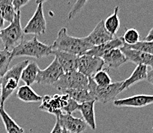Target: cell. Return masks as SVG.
Here are the masks:
<instances>
[{
	"mask_svg": "<svg viewBox=\"0 0 153 133\" xmlns=\"http://www.w3.org/2000/svg\"><path fill=\"white\" fill-rule=\"evenodd\" d=\"M53 50L62 51L81 56L92 46L85 38H77L68 34L66 28H62L58 33L57 38L52 45Z\"/></svg>",
	"mask_w": 153,
	"mask_h": 133,
	"instance_id": "6da1fadb",
	"label": "cell"
},
{
	"mask_svg": "<svg viewBox=\"0 0 153 133\" xmlns=\"http://www.w3.org/2000/svg\"><path fill=\"white\" fill-rule=\"evenodd\" d=\"M52 45H48L39 42L35 36L32 39L22 40L16 47L12 50L11 56L13 59L16 57L29 56V57L42 59L52 55Z\"/></svg>",
	"mask_w": 153,
	"mask_h": 133,
	"instance_id": "7a4b0ae2",
	"label": "cell"
},
{
	"mask_svg": "<svg viewBox=\"0 0 153 133\" xmlns=\"http://www.w3.org/2000/svg\"><path fill=\"white\" fill-rule=\"evenodd\" d=\"M29 62V60H25L13 65L11 68L8 69L5 75L1 78V96H0L1 106L4 107L5 102L14 92L15 90H16L22 70L27 65Z\"/></svg>",
	"mask_w": 153,
	"mask_h": 133,
	"instance_id": "3957f363",
	"label": "cell"
},
{
	"mask_svg": "<svg viewBox=\"0 0 153 133\" xmlns=\"http://www.w3.org/2000/svg\"><path fill=\"white\" fill-rule=\"evenodd\" d=\"M21 12L17 11L13 22L9 26L0 31V39L2 40L4 49L12 52L23 40L24 33L21 25Z\"/></svg>",
	"mask_w": 153,
	"mask_h": 133,
	"instance_id": "277c9868",
	"label": "cell"
},
{
	"mask_svg": "<svg viewBox=\"0 0 153 133\" xmlns=\"http://www.w3.org/2000/svg\"><path fill=\"white\" fill-rule=\"evenodd\" d=\"M123 81L111 83L107 86H99L95 83L92 78H88V90L91 96L96 102L105 104L110 101L113 100L120 92H122V85Z\"/></svg>",
	"mask_w": 153,
	"mask_h": 133,
	"instance_id": "5b68a950",
	"label": "cell"
},
{
	"mask_svg": "<svg viewBox=\"0 0 153 133\" xmlns=\"http://www.w3.org/2000/svg\"><path fill=\"white\" fill-rule=\"evenodd\" d=\"M52 86L60 92L66 89H88V78L78 71L65 72Z\"/></svg>",
	"mask_w": 153,
	"mask_h": 133,
	"instance_id": "8992f818",
	"label": "cell"
},
{
	"mask_svg": "<svg viewBox=\"0 0 153 133\" xmlns=\"http://www.w3.org/2000/svg\"><path fill=\"white\" fill-rule=\"evenodd\" d=\"M69 95L67 94H56L54 95H45L42 98V103L39 108L42 111H46L50 114H53L56 116L62 113L69 100Z\"/></svg>",
	"mask_w": 153,
	"mask_h": 133,
	"instance_id": "52a82bcc",
	"label": "cell"
},
{
	"mask_svg": "<svg viewBox=\"0 0 153 133\" xmlns=\"http://www.w3.org/2000/svg\"><path fill=\"white\" fill-rule=\"evenodd\" d=\"M77 71L88 78H92L104 66L102 59L96 56L82 55L79 56Z\"/></svg>",
	"mask_w": 153,
	"mask_h": 133,
	"instance_id": "ba28073f",
	"label": "cell"
},
{
	"mask_svg": "<svg viewBox=\"0 0 153 133\" xmlns=\"http://www.w3.org/2000/svg\"><path fill=\"white\" fill-rule=\"evenodd\" d=\"M65 73L56 58L49 66L43 70L40 69L36 78V82L39 85H53L59 78Z\"/></svg>",
	"mask_w": 153,
	"mask_h": 133,
	"instance_id": "9c48e42d",
	"label": "cell"
},
{
	"mask_svg": "<svg viewBox=\"0 0 153 133\" xmlns=\"http://www.w3.org/2000/svg\"><path fill=\"white\" fill-rule=\"evenodd\" d=\"M46 31V21L43 13L42 4H38L34 15L23 29L24 34L43 35Z\"/></svg>",
	"mask_w": 153,
	"mask_h": 133,
	"instance_id": "30bf717a",
	"label": "cell"
},
{
	"mask_svg": "<svg viewBox=\"0 0 153 133\" xmlns=\"http://www.w3.org/2000/svg\"><path fill=\"white\" fill-rule=\"evenodd\" d=\"M58 118L62 129L70 133H81L86 129L87 124L82 119H78L72 116V114L61 113L56 116Z\"/></svg>",
	"mask_w": 153,
	"mask_h": 133,
	"instance_id": "8fae6325",
	"label": "cell"
},
{
	"mask_svg": "<svg viewBox=\"0 0 153 133\" xmlns=\"http://www.w3.org/2000/svg\"><path fill=\"white\" fill-rule=\"evenodd\" d=\"M126 56L127 62H131L135 65H143L150 66L153 68V55L149 54L142 51L130 49L123 45L120 48Z\"/></svg>",
	"mask_w": 153,
	"mask_h": 133,
	"instance_id": "7c38bea8",
	"label": "cell"
},
{
	"mask_svg": "<svg viewBox=\"0 0 153 133\" xmlns=\"http://www.w3.org/2000/svg\"><path fill=\"white\" fill-rule=\"evenodd\" d=\"M84 38L88 43L93 47L112 40L114 38V36L110 34L106 30V29L105 28L104 20L102 19L97 24L95 29L92 30V33Z\"/></svg>",
	"mask_w": 153,
	"mask_h": 133,
	"instance_id": "4fadbf2b",
	"label": "cell"
},
{
	"mask_svg": "<svg viewBox=\"0 0 153 133\" xmlns=\"http://www.w3.org/2000/svg\"><path fill=\"white\" fill-rule=\"evenodd\" d=\"M151 104H153V95H136L114 101V105L117 107L142 108Z\"/></svg>",
	"mask_w": 153,
	"mask_h": 133,
	"instance_id": "5bb4252c",
	"label": "cell"
},
{
	"mask_svg": "<svg viewBox=\"0 0 153 133\" xmlns=\"http://www.w3.org/2000/svg\"><path fill=\"white\" fill-rule=\"evenodd\" d=\"M52 55H54L64 72L77 71L78 56L58 50H52Z\"/></svg>",
	"mask_w": 153,
	"mask_h": 133,
	"instance_id": "9a60e30c",
	"label": "cell"
},
{
	"mask_svg": "<svg viewBox=\"0 0 153 133\" xmlns=\"http://www.w3.org/2000/svg\"><path fill=\"white\" fill-rule=\"evenodd\" d=\"M124 45L123 37H118V38H113L112 40L106 42L101 45L93 46L92 49L87 51L84 55H88V56H96V57L102 58L105 53L109 52L110 50L117 48H122Z\"/></svg>",
	"mask_w": 153,
	"mask_h": 133,
	"instance_id": "2e32d148",
	"label": "cell"
},
{
	"mask_svg": "<svg viewBox=\"0 0 153 133\" xmlns=\"http://www.w3.org/2000/svg\"><path fill=\"white\" fill-rule=\"evenodd\" d=\"M102 59L104 62V65H106L108 68H118L127 62L126 56L120 48L110 50Z\"/></svg>",
	"mask_w": 153,
	"mask_h": 133,
	"instance_id": "e0dca14e",
	"label": "cell"
},
{
	"mask_svg": "<svg viewBox=\"0 0 153 133\" xmlns=\"http://www.w3.org/2000/svg\"><path fill=\"white\" fill-rule=\"evenodd\" d=\"M95 103H96V101H88V102H85V103L79 104L78 107V110L80 111L82 115L83 120L85 121V123L88 125L89 127L93 130L96 129L95 110H94Z\"/></svg>",
	"mask_w": 153,
	"mask_h": 133,
	"instance_id": "ac0fdd59",
	"label": "cell"
},
{
	"mask_svg": "<svg viewBox=\"0 0 153 133\" xmlns=\"http://www.w3.org/2000/svg\"><path fill=\"white\" fill-rule=\"evenodd\" d=\"M147 66L143 65H137L136 68H135V70L131 73L129 78L126 79L125 81H123L121 89L122 91L128 88L130 86L133 85L135 83L143 81V80H146L147 79Z\"/></svg>",
	"mask_w": 153,
	"mask_h": 133,
	"instance_id": "d6986e66",
	"label": "cell"
},
{
	"mask_svg": "<svg viewBox=\"0 0 153 133\" xmlns=\"http://www.w3.org/2000/svg\"><path fill=\"white\" fill-rule=\"evenodd\" d=\"M39 70L40 68L36 62H29L27 65L22 70L20 79H22L26 85L30 86L36 82Z\"/></svg>",
	"mask_w": 153,
	"mask_h": 133,
	"instance_id": "ffe728a7",
	"label": "cell"
},
{
	"mask_svg": "<svg viewBox=\"0 0 153 133\" xmlns=\"http://www.w3.org/2000/svg\"><path fill=\"white\" fill-rule=\"evenodd\" d=\"M16 96L24 103H38L42 101V96L34 92L29 85H22L17 91Z\"/></svg>",
	"mask_w": 153,
	"mask_h": 133,
	"instance_id": "44dd1931",
	"label": "cell"
},
{
	"mask_svg": "<svg viewBox=\"0 0 153 133\" xmlns=\"http://www.w3.org/2000/svg\"><path fill=\"white\" fill-rule=\"evenodd\" d=\"M0 116L7 133H24V129L8 115L3 106H0Z\"/></svg>",
	"mask_w": 153,
	"mask_h": 133,
	"instance_id": "7402d4cb",
	"label": "cell"
},
{
	"mask_svg": "<svg viewBox=\"0 0 153 133\" xmlns=\"http://www.w3.org/2000/svg\"><path fill=\"white\" fill-rule=\"evenodd\" d=\"M119 10V6H116L114 9V13L112 15H110L108 17H107L106 19L104 20L105 28L112 36L116 35L120 28V20H119V15H118Z\"/></svg>",
	"mask_w": 153,
	"mask_h": 133,
	"instance_id": "603a6c76",
	"label": "cell"
},
{
	"mask_svg": "<svg viewBox=\"0 0 153 133\" xmlns=\"http://www.w3.org/2000/svg\"><path fill=\"white\" fill-rule=\"evenodd\" d=\"M16 14V11L13 6V0H0V16L5 21L12 22Z\"/></svg>",
	"mask_w": 153,
	"mask_h": 133,
	"instance_id": "cb8c5ba5",
	"label": "cell"
},
{
	"mask_svg": "<svg viewBox=\"0 0 153 133\" xmlns=\"http://www.w3.org/2000/svg\"><path fill=\"white\" fill-rule=\"evenodd\" d=\"M62 93L68 95L79 104L93 100L88 89H66L62 91Z\"/></svg>",
	"mask_w": 153,
	"mask_h": 133,
	"instance_id": "d4e9b609",
	"label": "cell"
},
{
	"mask_svg": "<svg viewBox=\"0 0 153 133\" xmlns=\"http://www.w3.org/2000/svg\"><path fill=\"white\" fill-rule=\"evenodd\" d=\"M12 60L13 58L11 56V52L6 49L0 50V78H2L7 72Z\"/></svg>",
	"mask_w": 153,
	"mask_h": 133,
	"instance_id": "484cf974",
	"label": "cell"
},
{
	"mask_svg": "<svg viewBox=\"0 0 153 133\" xmlns=\"http://www.w3.org/2000/svg\"><path fill=\"white\" fill-rule=\"evenodd\" d=\"M124 43L128 45H132L136 44L140 39V34L136 29H126V33L123 37Z\"/></svg>",
	"mask_w": 153,
	"mask_h": 133,
	"instance_id": "4316f807",
	"label": "cell"
},
{
	"mask_svg": "<svg viewBox=\"0 0 153 133\" xmlns=\"http://www.w3.org/2000/svg\"><path fill=\"white\" fill-rule=\"evenodd\" d=\"M92 79L99 86H107L112 83V80L108 72H106V70H102V69L99 71Z\"/></svg>",
	"mask_w": 153,
	"mask_h": 133,
	"instance_id": "83f0119b",
	"label": "cell"
},
{
	"mask_svg": "<svg viewBox=\"0 0 153 133\" xmlns=\"http://www.w3.org/2000/svg\"><path fill=\"white\" fill-rule=\"evenodd\" d=\"M125 46L130 48V49H136V50L142 51V52H146L149 54L153 55V41L148 42V41H139L136 44L132 45H128L124 43Z\"/></svg>",
	"mask_w": 153,
	"mask_h": 133,
	"instance_id": "f1b7e54d",
	"label": "cell"
},
{
	"mask_svg": "<svg viewBox=\"0 0 153 133\" xmlns=\"http://www.w3.org/2000/svg\"><path fill=\"white\" fill-rule=\"evenodd\" d=\"M88 1V0H77L75 2V4H74V6H72V9L70 10L69 13H68L67 19L71 20L75 18L79 14V13H80L82 11V9L85 6V4L87 3Z\"/></svg>",
	"mask_w": 153,
	"mask_h": 133,
	"instance_id": "f546056e",
	"label": "cell"
},
{
	"mask_svg": "<svg viewBox=\"0 0 153 133\" xmlns=\"http://www.w3.org/2000/svg\"><path fill=\"white\" fill-rule=\"evenodd\" d=\"M30 0H13V6L16 11H20V9L26 6Z\"/></svg>",
	"mask_w": 153,
	"mask_h": 133,
	"instance_id": "4dcf8cb0",
	"label": "cell"
},
{
	"mask_svg": "<svg viewBox=\"0 0 153 133\" xmlns=\"http://www.w3.org/2000/svg\"><path fill=\"white\" fill-rule=\"evenodd\" d=\"M62 128L61 125L59 123V121L58 119V118H56V124H55L54 128L52 129V132L50 133H62Z\"/></svg>",
	"mask_w": 153,
	"mask_h": 133,
	"instance_id": "1f68e13d",
	"label": "cell"
},
{
	"mask_svg": "<svg viewBox=\"0 0 153 133\" xmlns=\"http://www.w3.org/2000/svg\"><path fill=\"white\" fill-rule=\"evenodd\" d=\"M146 80L149 83H151L152 85H153V68H152L149 72H148Z\"/></svg>",
	"mask_w": 153,
	"mask_h": 133,
	"instance_id": "d6a6232c",
	"label": "cell"
},
{
	"mask_svg": "<svg viewBox=\"0 0 153 133\" xmlns=\"http://www.w3.org/2000/svg\"><path fill=\"white\" fill-rule=\"evenodd\" d=\"M144 41H148V42L153 41V28H152V29H150L149 33H148L146 37L144 39Z\"/></svg>",
	"mask_w": 153,
	"mask_h": 133,
	"instance_id": "836d02e7",
	"label": "cell"
},
{
	"mask_svg": "<svg viewBox=\"0 0 153 133\" xmlns=\"http://www.w3.org/2000/svg\"><path fill=\"white\" fill-rule=\"evenodd\" d=\"M4 22H5V20L2 18L1 16H0V31L2 30L4 27Z\"/></svg>",
	"mask_w": 153,
	"mask_h": 133,
	"instance_id": "e575fe53",
	"label": "cell"
},
{
	"mask_svg": "<svg viewBox=\"0 0 153 133\" xmlns=\"http://www.w3.org/2000/svg\"><path fill=\"white\" fill-rule=\"evenodd\" d=\"M47 0H36V4H43L44 2H46Z\"/></svg>",
	"mask_w": 153,
	"mask_h": 133,
	"instance_id": "d590c367",
	"label": "cell"
},
{
	"mask_svg": "<svg viewBox=\"0 0 153 133\" xmlns=\"http://www.w3.org/2000/svg\"><path fill=\"white\" fill-rule=\"evenodd\" d=\"M62 133H70L68 131H67L66 129H62Z\"/></svg>",
	"mask_w": 153,
	"mask_h": 133,
	"instance_id": "8d00e7d4",
	"label": "cell"
},
{
	"mask_svg": "<svg viewBox=\"0 0 153 133\" xmlns=\"http://www.w3.org/2000/svg\"><path fill=\"white\" fill-rule=\"evenodd\" d=\"M0 96H1V78H0Z\"/></svg>",
	"mask_w": 153,
	"mask_h": 133,
	"instance_id": "74e56055",
	"label": "cell"
},
{
	"mask_svg": "<svg viewBox=\"0 0 153 133\" xmlns=\"http://www.w3.org/2000/svg\"><path fill=\"white\" fill-rule=\"evenodd\" d=\"M152 132H153V126H152Z\"/></svg>",
	"mask_w": 153,
	"mask_h": 133,
	"instance_id": "f35d334b",
	"label": "cell"
},
{
	"mask_svg": "<svg viewBox=\"0 0 153 133\" xmlns=\"http://www.w3.org/2000/svg\"><path fill=\"white\" fill-rule=\"evenodd\" d=\"M0 50H1V46H0Z\"/></svg>",
	"mask_w": 153,
	"mask_h": 133,
	"instance_id": "ab89813d",
	"label": "cell"
}]
</instances>
